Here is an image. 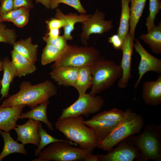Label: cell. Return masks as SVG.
<instances>
[{
	"label": "cell",
	"instance_id": "cell-1",
	"mask_svg": "<svg viewBox=\"0 0 161 161\" xmlns=\"http://www.w3.org/2000/svg\"><path fill=\"white\" fill-rule=\"evenodd\" d=\"M19 87V91L9 95L2 102L1 106L8 107L24 105L32 109L48 101L50 97L57 94L56 87L49 80L35 85L24 81Z\"/></svg>",
	"mask_w": 161,
	"mask_h": 161
},
{
	"label": "cell",
	"instance_id": "cell-2",
	"mask_svg": "<svg viewBox=\"0 0 161 161\" xmlns=\"http://www.w3.org/2000/svg\"><path fill=\"white\" fill-rule=\"evenodd\" d=\"M82 116L59 118L55 127L68 140L84 148L94 149L98 142L91 129L83 122Z\"/></svg>",
	"mask_w": 161,
	"mask_h": 161
},
{
	"label": "cell",
	"instance_id": "cell-3",
	"mask_svg": "<svg viewBox=\"0 0 161 161\" xmlns=\"http://www.w3.org/2000/svg\"><path fill=\"white\" fill-rule=\"evenodd\" d=\"M126 141L137 149L138 160H161V126L154 124L147 125L144 131L137 136H130Z\"/></svg>",
	"mask_w": 161,
	"mask_h": 161
},
{
	"label": "cell",
	"instance_id": "cell-4",
	"mask_svg": "<svg viewBox=\"0 0 161 161\" xmlns=\"http://www.w3.org/2000/svg\"><path fill=\"white\" fill-rule=\"evenodd\" d=\"M124 112L123 119L106 138L98 143V148L108 151L122 140L142 130L144 125L142 117L130 109Z\"/></svg>",
	"mask_w": 161,
	"mask_h": 161
},
{
	"label": "cell",
	"instance_id": "cell-5",
	"mask_svg": "<svg viewBox=\"0 0 161 161\" xmlns=\"http://www.w3.org/2000/svg\"><path fill=\"white\" fill-rule=\"evenodd\" d=\"M92 83L89 93L95 95L114 85L122 76L120 65L100 57L92 66Z\"/></svg>",
	"mask_w": 161,
	"mask_h": 161
},
{
	"label": "cell",
	"instance_id": "cell-6",
	"mask_svg": "<svg viewBox=\"0 0 161 161\" xmlns=\"http://www.w3.org/2000/svg\"><path fill=\"white\" fill-rule=\"evenodd\" d=\"M68 142H53L44 148L32 161H85L94 149L74 146Z\"/></svg>",
	"mask_w": 161,
	"mask_h": 161
},
{
	"label": "cell",
	"instance_id": "cell-7",
	"mask_svg": "<svg viewBox=\"0 0 161 161\" xmlns=\"http://www.w3.org/2000/svg\"><path fill=\"white\" fill-rule=\"evenodd\" d=\"M100 51L92 47L68 45L60 58L51 66L52 68L62 66L80 68L92 66L100 57Z\"/></svg>",
	"mask_w": 161,
	"mask_h": 161
},
{
	"label": "cell",
	"instance_id": "cell-8",
	"mask_svg": "<svg viewBox=\"0 0 161 161\" xmlns=\"http://www.w3.org/2000/svg\"><path fill=\"white\" fill-rule=\"evenodd\" d=\"M104 104V100L101 97L86 93L79 96L70 106L62 109L59 118L88 116L99 112Z\"/></svg>",
	"mask_w": 161,
	"mask_h": 161
},
{
	"label": "cell",
	"instance_id": "cell-9",
	"mask_svg": "<svg viewBox=\"0 0 161 161\" xmlns=\"http://www.w3.org/2000/svg\"><path fill=\"white\" fill-rule=\"evenodd\" d=\"M105 17V13L97 8L94 14L83 23L80 36L81 42L84 46H87L88 40L92 34H102L113 28V20H106Z\"/></svg>",
	"mask_w": 161,
	"mask_h": 161
},
{
	"label": "cell",
	"instance_id": "cell-10",
	"mask_svg": "<svg viewBox=\"0 0 161 161\" xmlns=\"http://www.w3.org/2000/svg\"><path fill=\"white\" fill-rule=\"evenodd\" d=\"M134 47L140 57L138 70L139 76L134 87L136 89L144 75L152 71L157 74L161 73V60L150 54L142 46L139 40H135Z\"/></svg>",
	"mask_w": 161,
	"mask_h": 161
},
{
	"label": "cell",
	"instance_id": "cell-11",
	"mask_svg": "<svg viewBox=\"0 0 161 161\" xmlns=\"http://www.w3.org/2000/svg\"><path fill=\"white\" fill-rule=\"evenodd\" d=\"M116 145V147L112 148L107 154L97 155L98 161H132L138 158L137 149L125 139Z\"/></svg>",
	"mask_w": 161,
	"mask_h": 161
},
{
	"label": "cell",
	"instance_id": "cell-12",
	"mask_svg": "<svg viewBox=\"0 0 161 161\" xmlns=\"http://www.w3.org/2000/svg\"><path fill=\"white\" fill-rule=\"evenodd\" d=\"M134 38L129 33L126 37L122 47L123 56L120 64L122 69L121 77L118 80L117 86L119 88L125 89L132 78L131 60L133 52Z\"/></svg>",
	"mask_w": 161,
	"mask_h": 161
},
{
	"label": "cell",
	"instance_id": "cell-13",
	"mask_svg": "<svg viewBox=\"0 0 161 161\" xmlns=\"http://www.w3.org/2000/svg\"><path fill=\"white\" fill-rule=\"evenodd\" d=\"M40 122L29 119L23 125H17L14 129L17 135V141L24 145L31 144L38 147L40 141L38 131Z\"/></svg>",
	"mask_w": 161,
	"mask_h": 161
},
{
	"label": "cell",
	"instance_id": "cell-14",
	"mask_svg": "<svg viewBox=\"0 0 161 161\" xmlns=\"http://www.w3.org/2000/svg\"><path fill=\"white\" fill-rule=\"evenodd\" d=\"M80 68L68 66H59L52 69L49 75L58 84L73 87L78 76Z\"/></svg>",
	"mask_w": 161,
	"mask_h": 161
},
{
	"label": "cell",
	"instance_id": "cell-15",
	"mask_svg": "<svg viewBox=\"0 0 161 161\" xmlns=\"http://www.w3.org/2000/svg\"><path fill=\"white\" fill-rule=\"evenodd\" d=\"M24 105L12 107H3L0 106V129L9 132L17 125L16 123Z\"/></svg>",
	"mask_w": 161,
	"mask_h": 161
},
{
	"label": "cell",
	"instance_id": "cell-16",
	"mask_svg": "<svg viewBox=\"0 0 161 161\" xmlns=\"http://www.w3.org/2000/svg\"><path fill=\"white\" fill-rule=\"evenodd\" d=\"M142 97L145 103L151 106L161 104V75L154 81H146L143 83Z\"/></svg>",
	"mask_w": 161,
	"mask_h": 161
},
{
	"label": "cell",
	"instance_id": "cell-17",
	"mask_svg": "<svg viewBox=\"0 0 161 161\" xmlns=\"http://www.w3.org/2000/svg\"><path fill=\"white\" fill-rule=\"evenodd\" d=\"M92 15L80 14L72 13L64 14L59 8H56L55 17L62 19L65 24L63 28L64 33L63 36L67 40H72L73 36L71 35L72 32L75 29V25L76 23H83L87 20Z\"/></svg>",
	"mask_w": 161,
	"mask_h": 161
},
{
	"label": "cell",
	"instance_id": "cell-18",
	"mask_svg": "<svg viewBox=\"0 0 161 161\" xmlns=\"http://www.w3.org/2000/svg\"><path fill=\"white\" fill-rule=\"evenodd\" d=\"M119 122L100 119L83 121L84 123L93 132L98 143L106 138L118 125Z\"/></svg>",
	"mask_w": 161,
	"mask_h": 161
},
{
	"label": "cell",
	"instance_id": "cell-19",
	"mask_svg": "<svg viewBox=\"0 0 161 161\" xmlns=\"http://www.w3.org/2000/svg\"><path fill=\"white\" fill-rule=\"evenodd\" d=\"M3 75L1 80V89L0 93L1 96L0 101L4 97L9 96V90L11 83L14 78L16 77V70L13 63L10 61L7 57H5L2 61Z\"/></svg>",
	"mask_w": 161,
	"mask_h": 161
},
{
	"label": "cell",
	"instance_id": "cell-20",
	"mask_svg": "<svg viewBox=\"0 0 161 161\" xmlns=\"http://www.w3.org/2000/svg\"><path fill=\"white\" fill-rule=\"evenodd\" d=\"M12 61L16 68V77L21 78L34 72L36 69L34 63L13 49L10 52Z\"/></svg>",
	"mask_w": 161,
	"mask_h": 161
},
{
	"label": "cell",
	"instance_id": "cell-21",
	"mask_svg": "<svg viewBox=\"0 0 161 161\" xmlns=\"http://www.w3.org/2000/svg\"><path fill=\"white\" fill-rule=\"evenodd\" d=\"M31 37L16 41L13 45V49L32 62L37 60L38 45L32 43Z\"/></svg>",
	"mask_w": 161,
	"mask_h": 161
},
{
	"label": "cell",
	"instance_id": "cell-22",
	"mask_svg": "<svg viewBox=\"0 0 161 161\" xmlns=\"http://www.w3.org/2000/svg\"><path fill=\"white\" fill-rule=\"evenodd\" d=\"M0 134L2 137L4 141L3 148L0 154V161L7 156L13 153H19L25 155L27 154L24 145L14 140L9 132H6L0 129Z\"/></svg>",
	"mask_w": 161,
	"mask_h": 161
},
{
	"label": "cell",
	"instance_id": "cell-23",
	"mask_svg": "<svg viewBox=\"0 0 161 161\" xmlns=\"http://www.w3.org/2000/svg\"><path fill=\"white\" fill-rule=\"evenodd\" d=\"M49 102L47 101L41 103L25 113H21L19 119L28 118L44 123L48 129L51 131L54 130L53 126L48 120L47 113V106Z\"/></svg>",
	"mask_w": 161,
	"mask_h": 161
},
{
	"label": "cell",
	"instance_id": "cell-24",
	"mask_svg": "<svg viewBox=\"0 0 161 161\" xmlns=\"http://www.w3.org/2000/svg\"><path fill=\"white\" fill-rule=\"evenodd\" d=\"M140 38L146 43L152 52L156 54H161V22L154 25L147 33L140 35Z\"/></svg>",
	"mask_w": 161,
	"mask_h": 161
},
{
	"label": "cell",
	"instance_id": "cell-25",
	"mask_svg": "<svg viewBox=\"0 0 161 161\" xmlns=\"http://www.w3.org/2000/svg\"><path fill=\"white\" fill-rule=\"evenodd\" d=\"M92 79V66L80 68L78 76L73 86L77 90L79 96L85 94L87 90L91 87Z\"/></svg>",
	"mask_w": 161,
	"mask_h": 161
},
{
	"label": "cell",
	"instance_id": "cell-26",
	"mask_svg": "<svg viewBox=\"0 0 161 161\" xmlns=\"http://www.w3.org/2000/svg\"><path fill=\"white\" fill-rule=\"evenodd\" d=\"M147 0H130V18L129 33L134 38L137 25L143 12Z\"/></svg>",
	"mask_w": 161,
	"mask_h": 161
},
{
	"label": "cell",
	"instance_id": "cell-27",
	"mask_svg": "<svg viewBox=\"0 0 161 161\" xmlns=\"http://www.w3.org/2000/svg\"><path fill=\"white\" fill-rule=\"evenodd\" d=\"M121 10L119 27L117 34L124 41L129 33L130 13L129 3L130 0H121Z\"/></svg>",
	"mask_w": 161,
	"mask_h": 161
},
{
	"label": "cell",
	"instance_id": "cell-28",
	"mask_svg": "<svg viewBox=\"0 0 161 161\" xmlns=\"http://www.w3.org/2000/svg\"><path fill=\"white\" fill-rule=\"evenodd\" d=\"M39 134L40 137L39 144L37 149L34 151V155L38 156L44 148L47 145L53 142L58 141H63L68 142L72 145L77 146L78 145L76 143L68 140L58 139L54 137L49 134L44 130L43 127L41 123H39L38 128Z\"/></svg>",
	"mask_w": 161,
	"mask_h": 161
},
{
	"label": "cell",
	"instance_id": "cell-29",
	"mask_svg": "<svg viewBox=\"0 0 161 161\" xmlns=\"http://www.w3.org/2000/svg\"><path fill=\"white\" fill-rule=\"evenodd\" d=\"M62 52L53 45L47 43L42 53L41 63L43 65H46L58 59Z\"/></svg>",
	"mask_w": 161,
	"mask_h": 161
},
{
	"label": "cell",
	"instance_id": "cell-30",
	"mask_svg": "<svg viewBox=\"0 0 161 161\" xmlns=\"http://www.w3.org/2000/svg\"><path fill=\"white\" fill-rule=\"evenodd\" d=\"M125 112L122 110L114 108L110 110L106 111L95 115L91 120L103 119L115 122H120L124 118Z\"/></svg>",
	"mask_w": 161,
	"mask_h": 161
},
{
	"label": "cell",
	"instance_id": "cell-31",
	"mask_svg": "<svg viewBox=\"0 0 161 161\" xmlns=\"http://www.w3.org/2000/svg\"><path fill=\"white\" fill-rule=\"evenodd\" d=\"M161 9L160 0H149V14L146 18L145 23L148 32L151 30L155 25V19Z\"/></svg>",
	"mask_w": 161,
	"mask_h": 161
},
{
	"label": "cell",
	"instance_id": "cell-32",
	"mask_svg": "<svg viewBox=\"0 0 161 161\" xmlns=\"http://www.w3.org/2000/svg\"><path fill=\"white\" fill-rule=\"evenodd\" d=\"M16 38V34L13 29L7 28L6 25L0 23V42L13 45Z\"/></svg>",
	"mask_w": 161,
	"mask_h": 161
},
{
	"label": "cell",
	"instance_id": "cell-33",
	"mask_svg": "<svg viewBox=\"0 0 161 161\" xmlns=\"http://www.w3.org/2000/svg\"><path fill=\"white\" fill-rule=\"evenodd\" d=\"M60 3L64 4L76 10L80 14H86V10L82 5L80 0H50V9H56Z\"/></svg>",
	"mask_w": 161,
	"mask_h": 161
},
{
	"label": "cell",
	"instance_id": "cell-34",
	"mask_svg": "<svg viewBox=\"0 0 161 161\" xmlns=\"http://www.w3.org/2000/svg\"><path fill=\"white\" fill-rule=\"evenodd\" d=\"M26 7H21L13 10L0 15V23L5 21L12 22L20 15L30 10Z\"/></svg>",
	"mask_w": 161,
	"mask_h": 161
},
{
	"label": "cell",
	"instance_id": "cell-35",
	"mask_svg": "<svg viewBox=\"0 0 161 161\" xmlns=\"http://www.w3.org/2000/svg\"><path fill=\"white\" fill-rule=\"evenodd\" d=\"M43 39L46 43L51 44L55 46L63 53L67 49L68 45L67 40L63 35H59L54 38H49L44 36Z\"/></svg>",
	"mask_w": 161,
	"mask_h": 161
},
{
	"label": "cell",
	"instance_id": "cell-36",
	"mask_svg": "<svg viewBox=\"0 0 161 161\" xmlns=\"http://www.w3.org/2000/svg\"><path fill=\"white\" fill-rule=\"evenodd\" d=\"M46 22L48 30L53 29H60L63 27L65 24L62 19L55 17L51 18L47 20Z\"/></svg>",
	"mask_w": 161,
	"mask_h": 161
},
{
	"label": "cell",
	"instance_id": "cell-37",
	"mask_svg": "<svg viewBox=\"0 0 161 161\" xmlns=\"http://www.w3.org/2000/svg\"><path fill=\"white\" fill-rule=\"evenodd\" d=\"M29 11H28L20 15L14 19L12 22L19 28H22L27 23L29 17Z\"/></svg>",
	"mask_w": 161,
	"mask_h": 161
},
{
	"label": "cell",
	"instance_id": "cell-38",
	"mask_svg": "<svg viewBox=\"0 0 161 161\" xmlns=\"http://www.w3.org/2000/svg\"><path fill=\"white\" fill-rule=\"evenodd\" d=\"M0 15L13 10V0H0Z\"/></svg>",
	"mask_w": 161,
	"mask_h": 161
},
{
	"label": "cell",
	"instance_id": "cell-39",
	"mask_svg": "<svg viewBox=\"0 0 161 161\" xmlns=\"http://www.w3.org/2000/svg\"><path fill=\"white\" fill-rule=\"evenodd\" d=\"M34 6L32 0H13V10L21 7L32 9Z\"/></svg>",
	"mask_w": 161,
	"mask_h": 161
},
{
	"label": "cell",
	"instance_id": "cell-40",
	"mask_svg": "<svg viewBox=\"0 0 161 161\" xmlns=\"http://www.w3.org/2000/svg\"><path fill=\"white\" fill-rule=\"evenodd\" d=\"M123 41L117 34L113 35L108 39L109 42L118 50H121Z\"/></svg>",
	"mask_w": 161,
	"mask_h": 161
},
{
	"label": "cell",
	"instance_id": "cell-41",
	"mask_svg": "<svg viewBox=\"0 0 161 161\" xmlns=\"http://www.w3.org/2000/svg\"><path fill=\"white\" fill-rule=\"evenodd\" d=\"M60 29H53L49 30L44 36L49 38H54L60 35Z\"/></svg>",
	"mask_w": 161,
	"mask_h": 161
},
{
	"label": "cell",
	"instance_id": "cell-42",
	"mask_svg": "<svg viewBox=\"0 0 161 161\" xmlns=\"http://www.w3.org/2000/svg\"><path fill=\"white\" fill-rule=\"evenodd\" d=\"M36 4L40 3L44 5L46 8L50 9V0H35Z\"/></svg>",
	"mask_w": 161,
	"mask_h": 161
},
{
	"label": "cell",
	"instance_id": "cell-43",
	"mask_svg": "<svg viewBox=\"0 0 161 161\" xmlns=\"http://www.w3.org/2000/svg\"><path fill=\"white\" fill-rule=\"evenodd\" d=\"M85 161H98L97 155L92 154L86 159Z\"/></svg>",
	"mask_w": 161,
	"mask_h": 161
},
{
	"label": "cell",
	"instance_id": "cell-44",
	"mask_svg": "<svg viewBox=\"0 0 161 161\" xmlns=\"http://www.w3.org/2000/svg\"><path fill=\"white\" fill-rule=\"evenodd\" d=\"M3 69V64L2 61L0 59V71L2 70Z\"/></svg>",
	"mask_w": 161,
	"mask_h": 161
},
{
	"label": "cell",
	"instance_id": "cell-45",
	"mask_svg": "<svg viewBox=\"0 0 161 161\" xmlns=\"http://www.w3.org/2000/svg\"><path fill=\"white\" fill-rule=\"evenodd\" d=\"M1 80H0V88L1 87Z\"/></svg>",
	"mask_w": 161,
	"mask_h": 161
}]
</instances>
